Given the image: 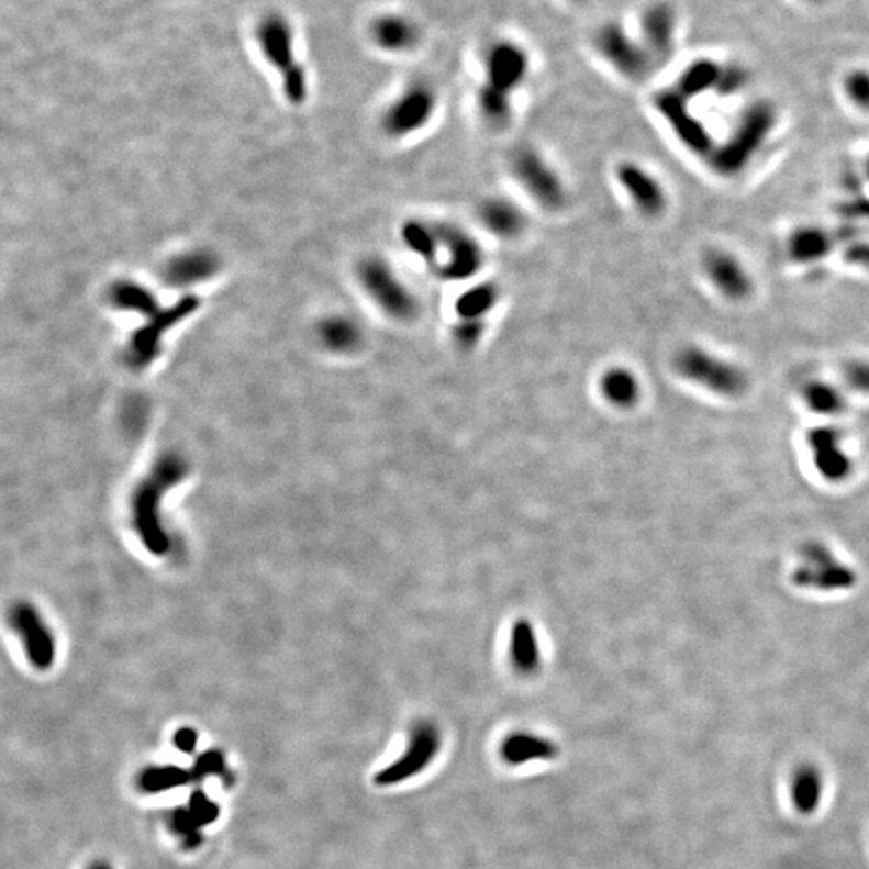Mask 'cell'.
Wrapping results in <instances>:
<instances>
[{"label": "cell", "instance_id": "22", "mask_svg": "<svg viewBox=\"0 0 869 869\" xmlns=\"http://www.w3.org/2000/svg\"><path fill=\"white\" fill-rule=\"evenodd\" d=\"M601 397L619 410H632L639 403L643 386L638 374L628 366H611L602 370L598 380Z\"/></svg>", "mask_w": 869, "mask_h": 869}, {"label": "cell", "instance_id": "19", "mask_svg": "<svg viewBox=\"0 0 869 869\" xmlns=\"http://www.w3.org/2000/svg\"><path fill=\"white\" fill-rule=\"evenodd\" d=\"M370 40L390 55H406L422 43V27L412 16L401 12L382 13L370 24Z\"/></svg>", "mask_w": 869, "mask_h": 869}, {"label": "cell", "instance_id": "15", "mask_svg": "<svg viewBox=\"0 0 869 869\" xmlns=\"http://www.w3.org/2000/svg\"><path fill=\"white\" fill-rule=\"evenodd\" d=\"M442 734L434 723L419 722L411 729L406 750L398 760L379 771L377 786H393L424 771L438 754Z\"/></svg>", "mask_w": 869, "mask_h": 869}, {"label": "cell", "instance_id": "30", "mask_svg": "<svg viewBox=\"0 0 869 869\" xmlns=\"http://www.w3.org/2000/svg\"><path fill=\"white\" fill-rule=\"evenodd\" d=\"M791 799L803 816L813 815L823 799V775L815 765L803 764L792 775Z\"/></svg>", "mask_w": 869, "mask_h": 869}, {"label": "cell", "instance_id": "25", "mask_svg": "<svg viewBox=\"0 0 869 869\" xmlns=\"http://www.w3.org/2000/svg\"><path fill=\"white\" fill-rule=\"evenodd\" d=\"M401 245L417 258L422 265L432 269L436 256V224L435 220L411 216L400 224L398 232Z\"/></svg>", "mask_w": 869, "mask_h": 869}, {"label": "cell", "instance_id": "18", "mask_svg": "<svg viewBox=\"0 0 869 869\" xmlns=\"http://www.w3.org/2000/svg\"><path fill=\"white\" fill-rule=\"evenodd\" d=\"M477 223L491 237L501 242H514L528 230V216L524 208L505 196H488L477 205Z\"/></svg>", "mask_w": 869, "mask_h": 869}, {"label": "cell", "instance_id": "31", "mask_svg": "<svg viewBox=\"0 0 869 869\" xmlns=\"http://www.w3.org/2000/svg\"><path fill=\"white\" fill-rule=\"evenodd\" d=\"M214 268L216 263L208 253H186L169 263L166 268V279L171 280L176 286H190L213 275Z\"/></svg>", "mask_w": 869, "mask_h": 869}, {"label": "cell", "instance_id": "36", "mask_svg": "<svg viewBox=\"0 0 869 869\" xmlns=\"http://www.w3.org/2000/svg\"><path fill=\"white\" fill-rule=\"evenodd\" d=\"M488 334V321L484 320H455L449 327V337L453 345L463 353H472Z\"/></svg>", "mask_w": 869, "mask_h": 869}, {"label": "cell", "instance_id": "24", "mask_svg": "<svg viewBox=\"0 0 869 869\" xmlns=\"http://www.w3.org/2000/svg\"><path fill=\"white\" fill-rule=\"evenodd\" d=\"M503 290L493 280H477L453 301L456 320H484L500 307Z\"/></svg>", "mask_w": 869, "mask_h": 869}, {"label": "cell", "instance_id": "26", "mask_svg": "<svg viewBox=\"0 0 869 869\" xmlns=\"http://www.w3.org/2000/svg\"><path fill=\"white\" fill-rule=\"evenodd\" d=\"M193 307H196V301L183 300L179 307L172 308L169 313H157L152 316L154 321L145 325L133 337L131 353H133L134 361L137 365H145V363L152 361L155 358V353H157L158 344H160L158 341H160L161 332L169 325L175 324L182 314L192 310Z\"/></svg>", "mask_w": 869, "mask_h": 869}, {"label": "cell", "instance_id": "21", "mask_svg": "<svg viewBox=\"0 0 869 869\" xmlns=\"http://www.w3.org/2000/svg\"><path fill=\"white\" fill-rule=\"evenodd\" d=\"M836 238L818 224H802L789 234L786 253L789 261L798 266H812L823 261L834 250Z\"/></svg>", "mask_w": 869, "mask_h": 869}, {"label": "cell", "instance_id": "14", "mask_svg": "<svg viewBox=\"0 0 869 869\" xmlns=\"http://www.w3.org/2000/svg\"><path fill=\"white\" fill-rule=\"evenodd\" d=\"M792 581L809 590H850L857 583V573L822 543L813 542L802 546L801 560L792 572Z\"/></svg>", "mask_w": 869, "mask_h": 869}, {"label": "cell", "instance_id": "29", "mask_svg": "<svg viewBox=\"0 0 869 869\" xmlns=\"http://www.w3.org/2000/svg\"><path fill=\"white\" fill-rule=\"evenodd\" d=\"M509 656L515 670L524 675H532L538 670L539 646L535 628L528 620L521 619L512 625L509 638Z\"/></svg>", "mask_w": 869, "mask_h": 869}, {"label": "cell", "instance_id": "47", "mask_svg": "<svg viewBox=\"0 0 869 869\" xmlns=\"http://www.w3.org/2000/svg\"><path fill=\"white\" fill-rule=\"evenodd\" d=\"M572 2H575V3H584V2H588V0H572Z\"/></svg>", "mask_w": 869, "mask_h": 869}, {"label": "cell", "instance_id": "39", "mask_svg": "<svg viewBox=\"0 0 869 869\" xmlns=\"http://www.w3.org/2000/svg\"><path fill=\"white\" fill-rule=\"evenodd\" d=\"M227 773H230V770H227L226 757L218 749L200 754L193 761L192 768H190L192 782H202L203 779L210 777L223 779Z\"/></svg>", "mask_w": 869, "mask_h": 869}, {"label": "cell", "instance_id": "37", "mask_svg": "<svg viewBox=\"0 0 869 869\" xmlns=\"http://www.w3.org/2000/svg\"><path fill=\"white\" fill-rule=\"evenodd\" d=\"M169 827L172 833L181 839L182 847L186 850H196L202 844L203 836L200 833L202 826L197 823L190 813L189 806L187 809H176L169 816Z\"/></svg>", "mask_w": 869, "mask_h": 869}, {"label": "cell", "instance_id": "2", "mask_svg": "<svg viewBox=\"0 0 869 869\" xmlns=\"http://www.w3.org/2000/svg\"><path fill=\"white\" fill-rule=\"evenodd\" d=\"M671 369L684 382L725 400L743 398L750 389L744 366L704 345L680 346L671 358Z\"/></svg>", "mask_w": 869, "mask_h": 869}, {"label": "cell", "instance_id": "20", "mask_svg": "<svg viewBox=\"0 0 869 869\" xmlns=\"http://www.w3.org/2000/svg\"><path fill=\"white\" fill-rule=\"evenodd\" d=\"M813 463L824 479L846 480L851 474V460L843 448V434L834 427H815L806 434Z\"/></svg>", "mask_w": 869, "mask_h": 869}, {"label": "cell", "instance_id": "6", "mask_svg": "<svg viewBox=\"0 0 869 869\" xmlns=\"http://www.w3.org/2000/svg\"><path fill=\"white\" fill-rule=\"evenodd\" d=\"M436 256L431 272L446 282H470L487 265V253L476 235L455 221L435 220Z\"/></svg>", "mask_w": 869, "mask_h": 869}, {"label": "cell", "instance_id": "43", "mask_svg": "<svg viewBox=\"0 0 869 869\" xmlns=\"http://www.w3.org/2000/svg\"><path fill=\"white\" fill-rule=\"evenodd\" d=\"M172 743H175L176 749L181 750V753L192 754L196 753L197 744H199V734H197L196 729L183 726V728L176 732Z\"/></svg>", "mask_w": 869, "mask_h": 869}, {"label": "cell", "instance_id": "12", "mask_svg": "<svg viewBox=\"0 0 869 869\" xmlns=\"http://www.w3.org/2000/svg\"><path fill=\"white\" fill-rule=\"evenodd\" d=\"M481 71L480 85L515 96L528 81L532 58L517 41L497 40L484 48Z\"/></svg>", "mask_w": 869, "mask_h": 869}, {"label": "cell", "instance_id": "13", "mask_svg": "<svg viewBox=\"0 0 869 869\" xmlns=\"http://www.w3.org/2000/svg\"><path fill=\"white\" fill-rule=\"evenodd\" d=\"M259 43L269 64L282 76L287 99L301 103L307 99V76L293 55L292 31L280 19H269L259 27Z\"/></svg>", "mask_w": 869, "mask_h": 869}, {"label": "cell", "instance_id": "38", "mask_svg": "<svg viewBox=\"0 0 869 869\" xmlns=\"http://www.w3.org/2000/svg\"><path fill=\"white\" fill-rule=\"evenodd\" d=\"M844 96L855 109L869 113V69L854 68L844 76Z\"/></svg>", "mask_w": 869, "mask_h": 869}, {"label": "cell", "instance_id": "42", "mask_svg": "<svg viewBox=\"0 0 869 869\" xmlns=\"http://www.w3.org/2000/svg\"><path fill=\"white\" fill-rule=\"evenodd\" d=\"M189 810L193 818H196L197 823L202 827L210 826V824L216 822L221 813L218 803L211 801L205 792L200 791V789H197V791H193V794L190 795Z\"/></svg>", "mask_w": 869, "mask_h": 869}, {"label": "cell", "instance_id": "9", "mask_svg": "<svg viewBox=\"0 0 869 869\" xmlns=\"http://www.w3.org/2000/svg\"><path fill=\"white\" fill-rule=\"evenodd\" d=\"M701 272L710 289L728 303H746L757 292L749 266L729 248H705L701 255Z\"/></svg>", "mask_w": 869, "mask_h": 869}, {"label": "cell", "instance_id": "1", "mask_svg": "<svg viewBox=\"0 0 869 869\" xmlns=\"http://www.w3.org/2000/svg\"><path fill=\"white\" fill-rule=\"evenodd\" d=\"M777 123L778 112L773 103L768 100L750 103L734 124L728 137L715 145L710 154L708 160L712 171L725 179L743 175L754 158L764 151Z\"/></svg>", "mask_w": 869, "mask_h": 869}, {"label": "cell", "instance_id": "16", "mask_svg": "<svg viewBox=\"0 0 869 869\" xmlns=\"http://www.w3.org/2000/svg\"><path fill=\"white\" fill-rule=\"evenodd\" d=\"M10 622L23 640L24 653L31 665L41 671L48 670L55 662L57 647L54 635L47 628L40 612L27 602H19L12 609Z\"/></svg>", "mask_w": 869, "mask_h": 869}, {"label": "cell", "instance_id": "11", "mask_svg": "<svg viewBox=\"0 0 869 869\" xmlns=\"http://www.w3.org/2000/svg\"><path fill=\"white\" fill-rule=\"evenodd\" d=\"M654 109L688 152L698 157H710L716 144L704 121L692 112L691 100L675 88L664 89L654 96Z\"/></svg>", "mask_w": 869, "mask_h": 869}, {"label": "cell", "instance_id": "45", "mask_svg": "<svg viewBox=\"0 0 869 869\" xmlns=\"http://www.w3.org/2000/svg\"><path fill=\"white\" fill-rule=\"evenodd\" d=\"M88 869H113L112 865L105 860H97L93 864L89 865Z\"/></svg>", "mask_w": 869, "mask_h": 869}, {"label": "cell", "instance_id": "5", "mask_svg": "<svg viewBox=\"0 0 869 869\" xmlns=\"http://www.w3.org/2000/svg\"><path fill=\"white\" fill-rule=\"evenodd\" d=\"M509 172L522 192L548 213L562 211L569 202V187L557 166L533 145H519L509 155Z\"/></svg>", "mask_w": 869, "mask_h": 869}, {"label": "cell", "instance_id": "40", "mask_svg": "<svg viewBox=\"0 0 869 869\" xmlns=\"http://www.w3.org/2000/svg\"><path fill=\"white\" fill-rule=\"evenodd\" d=\"M840 377L848 390L869 397V359H848L840 367Z\"/></svg>", "mask_w": 869, "mask_h": 869}, {"label": "cell", "instance_id": "23", "mask_svg": "<svg viewBox=\"0 0 869 869\" xmlns=\"http://www.w3.org/2000/svg\"><path fill=\"white\" fill-rule=\"evenodd\" d=\"M322 346L334 355H353L365 344V328L348 314H332L317 325Z\"/></svg>", "mask_w": 869, "mask_h": 869}, {"label": "cell", "instance_id": "48", "mask_svg": "<svg viewBox=\"0 0 869 869\" xmlns=\"http://www.w3.org/2000/svg\"><path fill=\"white\" fill-rule=\"evenodd\" d=\"M809 2H822V0H809Z\"/></svg>", "mask_w": 869, "mask_h": 869}, {"label": "cell", "instance_id": "28", "mask_svg": "<svg viewBox=\"0 0 869 869\" xmlns=\"http://www.w3.org/2000/svg\"><path fill=\"white\" fill-rule=\"evenodd\" d=\"M559 749L556 744L550 743L546 737L536 736L532 733H514L505 737L501 746L505 764L512 767H521L535 760H550L557 757Z\"/></svg>", "mask_w": 869, "mask_h": 869}, {"label": "cell", "instance_id": "46", "mask_svg": "<svg viewBox=\"0 0 869 869\" xmlns=\"http://www.w3.org/2000/svg\"><path fill=\"white\" fill-rule=\"evenodd\" d=\"M867 178H868V181H869V157H868V160H867Z\"/></svg>", "mask_w": 869, "mask_h": 869}, {"label": "cell", "instance_id": "32", "mask_svg": "<svg viewBox=\"0 0 869 869\" xmlns=\"http://www.w3.org/2000/svg\"><path fill=\"white\" fill-rule=\"evenodd\" d=\"M801 394L806 408L816 414L837 415L846 411V397L826 380H806L802 386Z\"/></svg>", "mask_w": 869, "mask_h": 869}, {"label": "cell", "instance_id": "27", "mask_svg": "<svg viewBox=\"0 0 869 869\" xmlns=\"http://www.w3.org/2000/svg\"><path fill=\"white\" fill-rule=\"evenodd\" d=\"M514 96L479 85L476 93V107L477 115H479L481 123L488 130L497 131V133L508 130L514 123Z\"/></svg>", "mask_w": 869, "mask_h": 869}, {"label": "cell", "instance_id": "44", "mask_svg": "<svg viewBox=\"0 0 869 869\" xmlns=\"http://www.w3.org/2000/svg\"><path fill=\"white\" fill-rule=\"evenodd\" d=\"M846 259L851 266L869 269V242L851 245L846 253Z\"/></svg>", "mask_w": 869, "mask_h": 869}, {"label": "cell", "instance_id": "10", "mask_svg": "<svg viewBox=\"0 0 869 869\" xmlns=\"http://www.w3.org/2000/svg\"><path fill=\"white\" fill-rule=\"evenodd\" d=\"M614 179L640 218L656 221L667 214L670 193L653 169L638 160H622L615 165Z\"/></svg>", "mask_w": 869, "mask_h": 869}, {"label": "cell", "instance_id": "7", "mask_svg": "<svg viewBox=\"0 0 869 869\" xmlns=\"http://www.w3.org/2000/svg\"><path fill=\"white\" fill-rule=\"evenodd\" d=\"M439 97L434 85L414 79L394 96L380 115V130L391 141H404L431 126L438 113Z\"/></svg>", "mask_w": 869, "mask_h": 869}, {"label": "cell", "instance_id": "34", "mask_svg": "<svg viewBox=\"0 0 869 869\" xmlns=\"http://www.w3.org/2000/svg\"><path fill=\"white\" fill-rule=\"evenodd\" d=\"M192 782L190 770H183L176 765H160V767H148L141 771L137 777L138 791L145 794H160V792L171 791V789L183 788Z\"/></svg>", "mask_w": 869, "mask_h": 869}, {"label": "cell", "instance_id": "33", "mask_svg": "<svg viewBox=\"0 0 869 869\" xmlns=\"http://www.w3.org/2000/svg\"><path fill=\"white\" fill-rule=\"evenodd\" d=\"M720 69H722V65L715 64L713 60L701 58V60L689 65V67L681 73L677 85H675V89L683 93L689 100L702 96L704 92L712 91V89L715 91L716 82H718L720 78Z\"/></svg>", "mask_w": 869, "mask_h": 869}, {"label": "cell", "instance_id": "3", "mask_svg": "<svg viewBox=\"0 0 869 869\" xmlns=\"http://www.w3.org/2000/svg\"><path fill=\"white\" fill-rule=\"evenodd\" d=\"M356 279L370 303L390 321L412 324L421 317L417 293L383 256L363 258L356 266Z\"/></svg>", "mask_w": 869, "mask_h": 869}, {"label": "cell", "instance_id": "8", "mask_svg": "<svg viewBox=\"0 0 869 869\" xmlns=\"http://www.w3.org/2000/svg\"><path fill=\"white\" fill-rule=\"evenodd\" d=\"M593 46L599 57L628 81H644L657 68L643 41L632 36L622 23L608 22L599 26Z\"/></svg>", "mask_w": 869, "mask_h": 869}, {"label": "cell", "instance_id": "35", "mask_svg": "<svg viewBox=\"0 0 869 869\" xmlns=\"http://www.w3.org/2000/svg\"><path fill=\"white\" fill-rule=\"evenodd\" d=\"M112 300L121 310L134 311V313L145 314V316H155L158 313L157 298L137 283H118L113 289Z\"/></svg>", "mask_w": 869, "mask_h": 869}, {"label": "cell", "instance_id": "41", "mask_svg": "<svg viewBox=\"0 0 869 869\" xmlns=\"http://www.w3.org/2000/svg\"><path fill=\"white\" fill-rule=\"evenodd\" d=\"M749 81L747 69L737 64L725 65L720 69L718 82H716V92L722 96H732V93L739 92L740 89L746 88Z\"/></svg>", "mask_w": 869, "mask_h": 869}, {"label": "cell", "instance_id": "17", "mask_svg": "<svg viewBox=\"0 0 869 869\" xmlns=\"http://www.w3.org/2000/svg\"><path fill=\"white\" fill-rule=\"evenodd\" d=\"M678 16L667 2H654L639 16V40L643 41L657 67L670 60L677 44Z\"/></svg>", "mask_w": 869, "mask_h": 869}, {"label": "cell", "instance_id": "4", "mask_svg": "<svg viewBox=\"0 0 869 869\" xmlns=\"http://www.w3.org/2000/svg\"><path fill=\"white\" fill-rule=\"evenodd\" d=\"M186 466L176 456H166L155 467L148 479L138 484L133 500L134 524L145 548L155 556L168 553V535L163 530L160 521V503L163 493L175 487L186 476Z\"/></svg>", "mask_w": 869, "mask_h": 869}]
</instances>
